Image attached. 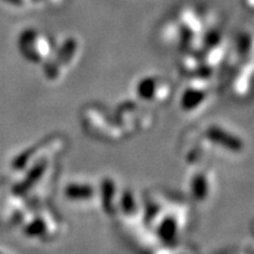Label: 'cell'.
Returning <instances> with one entry per match:
<instances>
[{
	"label": "cell",
	"instance_id": "cell-2",
	"mask_svg": "<svg viewBox=\"0 0 254 254\" xmlns=\"http://www.w3.org/2000/svg\"><path fill=\"white\" fill-rule=\"evenodd\" d=\"M154 82L151 79H146L139 85V95L144 98H151L153 95Z\"/></svg>",
	"mask_w": 254,
	"mask_h": 254
},
{
	"label": "cell",
	"instance_id": "cell-1",
	"mask_svg": "<svg viewBox=\"0 0 254 254\" xmlns=\"http://www.w3.org/2000/svg\"><path fill=\"white\" fill-rule=\"evenodd\" d=\"M202 95L200 92H196V91H190L187 92L185 94V97H184V105L187 107V109H192L193 106H195L196 104L199 103L200 100H201Z\"/></svg>",
	"mask_w": 254,
	"mask_h": 254
},
{
	"label": "cell",
	"instance_id": "cell-3",
	"mask_svg": "<svg viewBox=\"0 0 254 254\" xmlns=\"http://www.w3.org/2000/svg\"><path fill=\"white\" fill-rule=\"evenodd\" d=\"M80 193L82 196H88L92 193V190H90V187L79 186V185H73L72 187H69L67 190V194L69 196H72L73 199H78V196Z\"/></svg>",
	"mask_w": 254,
	"mask_h": 254
}]
</instances>
